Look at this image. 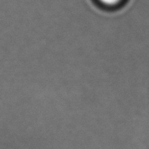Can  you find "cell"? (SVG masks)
<instances>
[{"label": "cell", "mask_w": 149, "mask_h": 149, "mask_svg": "<svg viewBox=\"0 0 149 149\" xmlns=\"http://www.w3.org/2000/svg\"><path fill=\"white\" fill-rule=\"evenodd\" d=\"M101 3L104 4L105 6H108V7H112L115 5H117L121 2V0H99Z\"/></svg>", "instance_id": "obj_1"}]
</instances>
